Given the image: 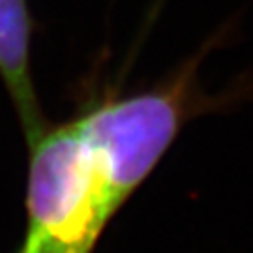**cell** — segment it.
<instances>
[{
  "label": "cell",
  "instance_id": "cell-4",
  "mask_svg": "<svg viewBox=\"0 0 253 253\" xmlns=\"http://www.w3.org/2000/svg\"><path fill=\"white\" fill-rule=\"evenodd\" d=\"M19 253H34V252H30V250H27V248H23V250H21Z\"/></svg>",
  "mask_w": 253,
  "mask_h": 253
},
{
  "label": "cell",
  "instance_id": "cell-1",
  "mask_svg": "<svg viewBox=\"0 0 253 253\" xmlns=\"http://www.w3.org/2000/svg\"><path fill=\"white\" fill-rule=\"evenodd\" d=\"M203 58L205 51H199L152 88L94 101L75 118L120 205L152 174L190 120L235 100L233 92H205L199 81Z\"/></svg>",
  "mask_w": 253,
  "mask_h": 253
},
{
  "label": "cell",
  "instance_id": "cell-3",
  "mask_svg": "<svg viewBox=\"0 0 253 253\" xmlns=\"http://www.w3.org/2000/svg\"><path fill=\"white\" fill-rule=\"evenodd\" d=\"M30 38L27 0H0V77L15 103L28 143L45 129L30 73Z\"/></svg>",
  "mask_w": 253,
  "mask_h": 253
},
{
  "label": "cell",
  "instance_id": "cell-2",
  "mask_svg": "<svg viewBox=\"0 0 253 253\" xmlns=\"http://www.w3.org/2000/svg\"><path fill=\"white\" fill-rule=\"evenodd\" d=\"M25 246L36 253H92L122 207L94 160L79 126L45 127L28 143Z\"/></svg>",
  "mask_w": 253,
  "mask_h": 253
}]
</instances>
